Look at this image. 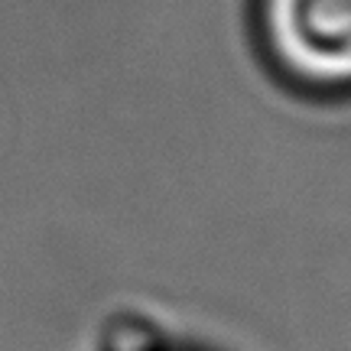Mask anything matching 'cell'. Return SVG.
<instances>
[{
    "mask_svg": "<svg viewBox=\"0 0 351 351\" xmlns=\"http://www.w3.org/2000/svg\"><path fill=\"white\" fill-rule=\"evenodd\" d=\"M88 351H208L199 341L182 335L179 328L163 322L150 309H130L101 319L95 328V341Z\"/></svg>",
    "mask_w": 351,
    "mask_h": 351,
    "instance_id": "7a4b0ae2",
    "label": "cell"
},
{
    "mask_svg": "<svg viewBox=\"0 0 351 351\" xmlns=\"http://www.w3.org/2000/svg\"><path fill=\"white\" fill-rule=\"evenodd\" d=\"M261 59L289 91L351 98V0H251Z\"/></svg>",
    "mask_w": 351,
    "mask_h": 351,
    "instance_id": "6da1fadb",
    "label": "cell"
}]
</instances>
